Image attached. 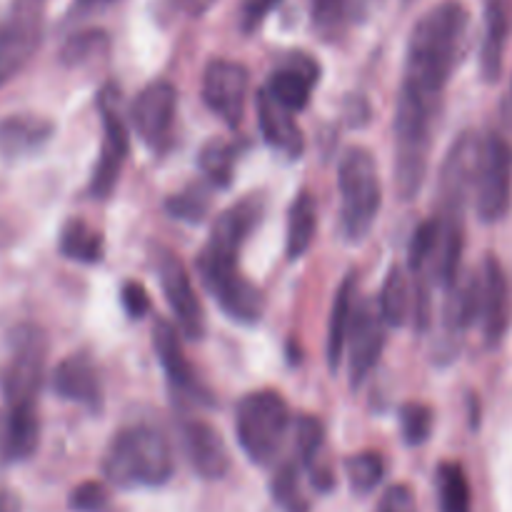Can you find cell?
<instances>
[{
	"label": "cell",
	"mask_w": 512,
	"mask_h": 512,
	"mask_svg": "<svg viewBox=\"0 0 512 512\" xmlns=\"http://www.w3.org/2000/svg\"><path fill=\"white\" fill-rule=\"evenodd\" d=\"M320 80L318 60L308 53H290L280 60L278 68L268 75L263 93L283 105L290 113H300L308 108L310 95Z\"/></svg>",
	"instance_id": "obj_16"
},
{
	"label": "cell",
	"mask_w": 512,
	"mask_h": 512,
	"mask_svg": "<svg viewBox=\"0 0 512 512\" xmlns=\"http://www.w3.org/2000/svg\"><path fill=\"white\" fill-rule=\"evenodd\" d=\"M175 3H178V8L183 10V13L193 15V18H200V15L208 13L218 0H175Z\"/></svg>",
	"instance_id": "obj_42"
},
{
	"label": "cell",
	"mask_w": 512,
	"mask_h": 512,
	"mask_svg": "<svg viewBox=\"0 0 512 512\" xmlns=\"http://www.w3.org/2000/svg\"><path fill=\"white\" fill-rule=\"evenodd\" d=\"M290 425H293V415H290L288 403L275 390L248 393L235 410V435L243 453L255 465H270L278 460Z\"/></svg>",
	"instance_id": "obj_4"
},
{
	"label": "cell",
	"mask_w": 512,
	"mask_h": 512,
	"mask_svg": "<svg viewBox=\"0 0 512 512\" xmlns=\"http://www.w3.org/2000/svg\"><path fill=\"white\" fill-rule=\"evenodd\" d=\"M310 15H313L315 30L333 40L353 18V8H350V0H310Z\"/></svg>",
	"instance_id": "obj_36"
},
{
	"label": "cell",
	"mask_w": 512,
	"mask_h": 512,
	"mask_svg": "<svg viewBox=\"0 0 512 512\" xmlns=\"http://www.w3.org/2000/svg\"><path fill=\"white\" fill-rule=\"evenodd\" d=\"M413 280L405 273V268L393 265L385 275L383 290H380L378 310L380 318L385 325H393V328H403L408 325V320L413 318Z\"/></svg>",
	"instance_id": "obj_27"
},
{
	"label": "cell",
	"mask_w": 512,
	"mask_h": 512,
	"mask_svg": "<svg viewBox=\"0 0 512 512\" xmlns=\"http://www.w3.org/2000/svg\"><path fill=\"white\" fill-rule=\"evenodd\" d=\"M153 348L160 360L165 378H168L170 388L180 398L195 400V403H208V393L203 390L200 380L195 378L193 365L185 358L183 343H180V333L170 320L158 318L153 325Z\"/></svg>",
	"instance_id": "obj_17"
},
{
	"label": "cell",
	"mask_w": 512,
	"mask_h": 512,
	"mask_svg": "<svg viewBox=\"0 0 512 512\" xmlns=\"http://www.w3.org/2000/svg\"><path fill=\"white\" fill-rule=\"evenodd\" d=\"M378 512H418V500L408 485H390L380 498Z\"/></svg>",
	"instance_id": "obj_39"
},
{
	"label": "cell",
	"mask_w": 512,
	"mask_h": 512,
	"mask_svg": "<svg viewBox=\"0 0 512 512\" xmlns=\"http://www.w3.org/2000/svg\"><path fill=\"white\" fill-rule=\"evenodd\" d=\"M205 288H208L210 295L218 300L220 310H223L230 320H235V323L255 325L263 318V293H260L258 285H253L248 278H243L240 270L238 273L215 280V283L205 285Z\"/></svg>",
	"instance_id": "obj_23"
},
{
	"label": "cell",
	"mask_w": 512,
	"mask_h": 512,
	"mask_svg": "<svg viewBox=\"0 0 512 512\" xmlns=\"http://www.w3.org/2000/svg\"><path fill=\"white\" fill-rule=\"evenodd\" d=\"M355 293H358V278L355 273H348L340 283V288L335 290L333 298V310H330V325H328V365L330 370L340 368V360H343L345 343H348L350 323H353L355 313Z\"/></svg>",
	"instance_id": "obj_26"
},
{
	"label": "cell",
	"mask_w": 512,
	"mask_h": 512,
	"mask_svg": "<svg viewBox=\"0 0 512 512\" xmlns=\"http://www.w3.org/2000/svg\"><path fill=\"white\" fill-rule=\"evenodd\" d=\"M248 90L250 73L245 65L225 58L210 60L203 73V100L230 128L240 125L243 120Z\"/></svg>",
	"instance_id": "obj_12"
},
{
	"label": "cell",
	"mask_w": 512,
	"mask_h": 512,
	"mask_svg": "<svg viewBox=\"0 0 512 512\" xmlns=\"http://www.w3.org/2000/svg\"><path fill=\"white\" fill-rule=\"evenodd\" d=\"M345 473H348L350 488H353L355 493L358 495L373 493L385 475L383 455L375 453V450H365V453L350 455V458L345 460Z\"/></svg>",
	"instance_id": "obj_33"
},
{
	"label": "cell",
	"mask_w": 512,
	"mask_h": 512,
	"mask_svg": "<svg viewBox=\"0 0 512 512\" xmlns=\"http://www.w3.org/2000/svg\"><path fill=\"white\" fill-rule=\"evenodd\" d=\"M60 253L65 258L75 260V263H100L105 255L103 235L95 228H90L85 220L70 218L63 225V233H60Z\"/></svg>",
	"instance_id": "obj_29"
},
{
	"label": "cell",
	"mask_w": 512,
	"mask_h": 512,
	"mask_svg": "<svg viewBox=\"0 0 512 512\" xmlns=\"http://www.w3.org/2000/svg\"><path fill=\"white\" fill-rule=\"evenodd\" d=\"M340 225L348 243L368 238L383 205L378 163L368 148L353 145L343 153L338 165Z\"/></svg>",
	"instance_id": "obj_3"
},
{
	"label": "cell",
	"mask_w": 512,
	"mask_h": 512,
	"mask_svg": "<svg viewBox=\"0 0 512 512\" xmlns=\"http://www.w3.org/2000/svg\"><path fill=\"white\" fill-rule=\"evenodd\" d=\"M45 0H10L0 15V88L30 63L43 40Z\"/></svg>",
	"instance_id": "obj_8"
},
{
	"label": "cell",
	"mask_w": 512,
	"mask_h": 512,
	"mask_svg": "<svg viewBox=\"0 0 512 512\" xmlns=\"http://www.w3.org/2000/svg\"><path fill=\"white\" fill-rule=\"evenodd\" d=\"M315 230H318V205L315 198L303 190L298 198L293 200L288 213V258L298 260L308 253L313 245Z\"/></svg>",
	"instance_id": "obj_28"
},
{
	"label": "cell",
	"mask_w": 512,
	"mask_h": 512,
	"mask_svg": "<svg viewBox=\"0 0 512 512\" xmlns=\"http://www.w3.org/2000/svg\"><path fill=\"white\" fill-rule=\"evenodd\" d=\"M108 45L110 40L103 30H83V33H75L65 40L63 50H60V60L70 68H78V65H85L98 58V55H103Z\"/></svg>",
	"instance_id": "obj_35"
},
{
	"label": "cell",
	"mask_w": 512,
	"mask_h": 512,
	"mask_svg": "<svg viewBox=\"0 0 512 512\" xmlns=\"http://www.w3.org/2000/svg\"><path fill=\"white\" fill-rule=\"evenodd\" d=\"M120 303H123L125 313H128L133 320L143 318V315L150 313L148 290H145L140 283H135V280H130V283L123 285V290H120Z\"/></svg>",
	"instance_id": "obj_41"
},
{
	"label": "cell",
	"mask_w": 512,
	"mask_h": 512,
	"mask_svg": "<svg viewBox=\"0 0 512 512\" xmlns=\"http://www.w3.org/2000/svg\"><path fill=\"white\" fill-rule=\"evenodd\" d=\"M175 110H178L175 85L168 80H155L135 95L128 118L143 143H148L150 148H160L168 143L170 133H173Z\"/></svg>",
	"instance_id": "obj_13"
},
{
	"label": "cell",
	"mask_w": 512,
	"mask_h": 512,
	"mask_svg": "<svg viewBox=\"0 0 512 512\" xmlns=\"http://www.w3.org/2000/svg\"><path fill=\"white\" fill-rule=\"evenodd\" d=\"M468 33L470 13L458 0H445L430 8L410 30L398 98L440 110L445 85L468 50Z\"/></svg>",
	"instance_id": "obj_1"
},
{
	"label": "cell",
	"mask_w": 512,
	"mask_h": 512,
	"mask_svg": "<svg viewBox=\"0 0 512 512\" xmlns=\"http://www.w3.org/2000/svg\"><path fill=\"white\" fill-rule=\"evenodd\" d=\"M480 148H483V138H480L478 133H473V130L458 135L455 143L450 145L448 155H445L443 160V168H440L438 215H455V218H463L465 205L473 198L475 173H478L480 163Z\"/></svg>",
	"instance_id": "obj_10"
},
{
	"label": "cell",
	"mask_w": 512,
	"mask_h": 512,
	"mask_svg": "<svg viewBox=\"0 0 512 512\" xmlns=\"http://www.w3.org/2000/svg\"><path fill=\"white\" fill-rule=\"evenodd\" d=\"M235 163H238V148L228 140H210L200 150V170L210 188H228L233 183Z\"/></svg>",
	"instance_id": "obj_31"
},
{
	"label": "cell",
	"mask_w": 512,
	"mask_h": 512,
	"mask_svg": "<svg viewBox=\"0 0 512 512\" xmlns=\"http://www.w3.org/2000/svg\"><path fill=\"white\" fill-rule=\"evenodd\" d=\"M53 390L63 400L83 405L90 413L103 410V385H100L98 368L83 353L68 355L53 370Z\"/></svg>",
	"instance_id": "obj_19"
},
{
	"label": "cell",
	"mask_w": 512,
	"mask_h": 512,
	"mask_svg": "<svg viewBox=\"0 0 512 512\" xmlns=\"http://www.w3.org/2000/svg\"><path fill=\"white\" fill-rule=\"evenodd\" d=\"M373 3L375 0H350V8H353V15H363Z\"/></svg>",
	"instance_id": "obj_43"
},
{
	"label": "cell",
	"mask_w": 512,
	"mask_h": 512,
	"mask_svg": "<svg viewBox=\"0 0 512 512\" xmlns=\"http://www.w3.org/2000/svg\"><path fill=\"white\" fill-rule=\"evenodd\" d=\"M55 133L53 120L43 115H8L0 120V155L10 160L28 158L50 143Z\"/></svg>",
	"instance_id": "obj_21"
},
{
	"label": "cell",
	"mask_w": 512,
	"mask_h": 512,
	"mask_svg": "<svg viewBox=\"0 0 512 512\" xmlns=\"http://www.w3.org/2000/svg\"><path fill=\"white\" fill-rule=\"evenodd\" d=\"M255 110H258V125L265 143L278 150V153L288 155V158H300L305 150V138L298 120H295V113H290L283 105L275 103L273 98H268L263 90L255 98Z\"/></svg>",
	"instance_id": "obj_22"
},
{
	"label": "cell",
	"mask_w": 512,
	"mask_h": 512,
	"mask_svg": "<svg viewBox=\"0 0 512 512\" xmlns=\"http://www.w3.org/2000/svg\"><path fill=\"white\" fill-rule=\"evenodd\" d=\"M295 453L315 490L330 493L335 488V473L325 460V428L315 415H300L295 420Z\"/></svg>",
	"instance_id": "obj_24"
},
{
	"label": "cell",
	"mask_w": 512,
	"mask_h": 512,
	"mask_svg": "<svg viewBox=\"0 0 512 512\" xmlns=\"http://www.w3.org/2000/svg\"><path fill=\"white\" fill-rule=\"evenodd\" d=\"M512 23V0H485V35L480 45V70L488 83L503 73V55Z\"/></svg>",
	"instance_id": "obj_25"
},
{
	"label": "cell",
	"mask_w": 512,
	"mask_h": 512,
	"mask_svg": "<svg viewBox=\"0 0 512 512\" xmlns=\"http://www.w3.org/2000/svg\"><path fill=\"white\" fill-rule=\"evenodd\" d=\"M48 358V338L38 325H15L8 335V350L0 363L3 405H38L40 385Z\"/></svg>",
	"instance_id": "obj_6"
},
{
	"label": "cell",
	"mask_w": 512,
	"mask_h": 512,
	"mask_svg": "<svg viewBox=\"0 0 512 512\" xmlns=\"http://www.w3.org/2000/svg\"><path fill=\"white\" fill-rule=\"evenodd\" d=\"M173 450L153 425H128L110 440L103 473L115 488H160L173 478Z\"/></svg>",
	"instance_id": "obj_2"
},
{
	"label": "cell",
	"mask_w": 512,
	"mask_h": 512,
	"mask_svg": "<svg viewBox=\"0 0 512 512\" xmlns=\"http://www.w3.org/2000/svg\"><path fill=\"white\" fill-rule=\"evenodd\" d=\"M40 445L38 405H3L0 408V460L23 463Z\"/></svg>",
	"instance_id": "obj_20"
},
{
	"label": "cell",
	"mask_w": 512,
	"mask_h": 512,
	"mask_svg": "<svg viewBox=\"0 0 512 512\" xmlns=\"http://www.w3.org/2000/svg\"><path fill=\"white\" fill-rule=\"evenodd\" d=\"M475 275H478V323L483 328V340L488 348H498L510 325L508 278L495 255H488Z\"/></svg>",
	"instance_id": "obj_15"
},
{
	"label": "cell",
	"mask_w": 512,
	"mask_h": 512,
	"mask_svg": "<svg viewBox=\"0 0 512 512\" xmlns=\"http://www.w3.org/2000/svg\"><path fill=\"white\" fill-rule=\"evenodd\" d=\"M475 213L483 223H500L512 205V143L498 133L483 138L473 185Z\"/></svg>",
	"instance_id": "obj_7"
},
{
	"label": "cell",
	"mask_w": 512,
	"mask_h": 512,
	"mask_svg": "<svg viewBox=\"0 0 512 512\" xmlns=\"http://www.w3.org/2000/svg\"><path fill=\"white\" fill-rule=\"evenodd\" d=\"M210 203H213V188L208 183H193L180 193L170 195L165 200V210L170 218L183 220V223H203L210 215Z\"/></svg>",
	"instance_id": "obj_32"
},
{
	"label": "cell",
	"mask_w": 512,
	"mask_h": 512,
	"mask_svg": "<svg viewBox=\"0 0 512 512\" xmlns=\"http://www.w3.org/2000/svg\"><path fill=\"white\" fill-rule=\"evenodd\" d=\"M70 510L75 512H105L110 505V493L103 483H95V480H88V483H80L78 488L70 493Z\"/></svg>",
	"instance_id": "obj_38"
},
{
	"label": "cell",
	"mask_w": 512,
	"mask_h": 512,
	"mask_svg": "<svg viewBox=\"0 0 512 512\" xmlns=\"http://www.w3.org/2000/svg\"><path fill=\"white\" fill-rule=\"evenodd\" d=\"M98 110L103 118V145H100V158L93 168V178H90V193L93 198L105 200L118 185L120 170L130 153V135L125 118L120 115L118 90L113 85L100 90Z\"/></svg>",
	"instance_id": "obj_9"
},
{
	"label": "cell",
	"mask_w": 512,
	"mask_h": 512,
	"mask_svg": "<svg viewBox=\"0 0 512 512\" xmlns=\"http://www.w3.org/2000/svg\"><path fill=\"white\" fill-rule=\"evenodd\" d=\"M80 5H105V3H113V0H78Z\"/></svg>",
	"instance_id": "obj_45"
},
{
	"label": "cell",
	"mask_w": 512,
	"mask_h": 512,
	"mask_svg": "<svg viewBox=\"0 0 512 512\" xmlns=\"http://www.w3.org/2000/svg\"><path fill=\"white\" fill-rule=\"evenodd\" d=\"M345 348H348L350 360V385L360 388L368 380V375L378 368L385 348V323L380 318L378 305L370 298L355 305Z\"/></svg>",
	"instance_id": "obj_14"
},
{
	"label": "cell",
	"mask_w": 512,
	"mask_h": 512,
	"mask_svg": "<svg viewBox=\"0 0 512 512\" xmlns=\"http://www.w3.org/2000/svg\"><path fill=\"white\" fill-rule=\"evenodd\" d=\"M283 0H243V10H240V28L245 33H253L263 25V20L273 13Z\"/></svg>",
	"instance_id": "obj_40"
},
{
	"label": "cell",
	"mask_w": 512,
	"mask_h": 512,
	"mask_svg": "<svg viewBox=\"0 0 512 512\" xmlns=\"http://www.w3.org/2000/svg\"><path fill=\"white\" fill-rule=\"evenodd\" d=\"M265 215V200L260 195H248L240 203L230 205L228 210L215 218L210 228V238L200 250L198 273L205 285L238 273V255L245 240L250 238Z\"/></svg>",
	"instance_id": "obj_5"
},
{
	"label": "cell",
	"mask_w": 512,
	"mask_h": 512,
	"mask_svg": "<svg viewBox=\"0 0 512 512\" xmlns=\"http://www.w3.org/2000/svg\"><path fill=\"white\" fill-rule=\"evenodd\" d=\"M183 450L188 455L195 473L205 480H220L230 470V453L225 440L210 423L198 418H188L180 425Z\"/></svg>",
	"instance_id": "obj_18"
},
{
	"label": "cell",
	"mask_w": 512,
	"mask_h": 512,
	"mask_svg": "<svg viewBox=\"0 0 512 512\" xmlns=\"http://www.w3.org/2000/svg\"><path fill=\"white\" fill-rule=\"evenodd\" d=\"M433 410L423 403H408L400 408V430L408 445H423L428 443L430 433H433Z\"/></svg>",
	"instance_id": "obj_37"
},
{
	"label": "cell",
	"mask_w": 512,
	"mask_h": 512,
	"mask_svg": "<svg viewBox=\"0 0 512 512\" xmlns=\"http://www.w3.org/2000/svg\"><path fill=\"white\" fill-rule=\"evenodd\" d=\"M273 500L285 512H310L308 498L300 490V473L295 463H283L275 470V478L270 483Z\"/></svg>",
	"instance_id": "obj_34"
},
{
	"label": "cell",
	"mask_w": 512,
	"mask_h": 512,
	"mask_svg": "<svg viewBox=\"0 0 512 512\" xmlns=\"http://www.w3.org/2000/svg\"><path fill=\"white\" fill-rule=\"evenodd\" d=\"M155 270H158L160 288H163L165 300L175 315V323L188 338L200 340L205 335V310L200 305L198 293H195L190 275L185 270L183 260L170 250L160 248L155 258Z\"/></svg>",
	"instance_id": "obj_11"
},
{
	"label": "cell",
	"mask_w": 512,
	"mask_h": 512,
	"mask_svg": "<svg viewBox=\"0 0 512 512\" xmlns=\"http://www.w3.org/2000/svg\"><path fill=\"white\" fill-rule=\"evenodd\" d=\"M440 512H473V490L463 465L443 463L435 473Z\"/></svg>",
	"instance_id": "obj_30"
},
{
	"label": "cell",
	"mask_w": 512,
	"mask_h": 512,
	"mask_svg": "<svg viewBox=\"0 0 512 512\" xmlns=\"http://www.w3.org/2000/svg\"><path fill=\"white\" fill-rule=\"evenodd\" d=\"M505 115H508V120H512V85H510L508 98H505Z\"/></svg>",
	"instance_id": "obj_44"
}]
</instances>
